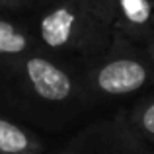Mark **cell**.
<instances>
[{
	"mask_svg": "<svg viewBox=\"0 0 154 154\" xmlns=\"http://www.w3.org/2000/svg\"><path fill=\"white\" fill-rule=\"evenodd\" d=\"M45 144L37 133L0 115V154H43Z\"/></svg>",
	"mask_w": 154,
	"mask_h": 154,
	"instance_id": "6",
	"label": "cell"
},
{
	"mask_svg": "<svg viewBox=\"0 0 154 154\" xmlns=\"http://www.w3.org/2000/svg\"><path fill=\"white\" fill-rule=\"evenodd\" d=\"M33 33L41 49L84 64L102 55L117 33L115 0H51Z\"/></svg>",
	"mask_w": 154,
	"mask_h": 154,
	"instance_id": "2",
	"label": "cell"
},
{
	"mask_svg": "<svg viewBox=\"0 0 154 154\" xmlns=\"http://www.w3.org/2000/svg\"><path fill=\"white\" fill-rule=\"evenodd\" d=\"M16 6H23L22 0H0V8H16Z\"/></svg>",
	"mask_w": 154,
	"mask_h": 154,
	"instance_id": "9",
	"label": "cell"
},
{
	"mask_svg": "<svg viewBox=\"0 0 154 154\" xmlns=\"http://www.w3.org/2000/svg\"><path fill=\"white\" fill-rule=\"evenodd\" d=\"M37 49L41 47L33 31L6 18H0V68L12 66Z\"/></svg>",
	"mask_w": 154,
	"mask_h": 154,
	"instance_id": "5",
	"label": "cell"
},
{
	"mask_svg": "<svg viewBox=\"0 0 154 154\" xmlns=\"http://www.w3.org/2000/svg\"><path fill=\"white\" fill-rule=\"evenodd\" d=\"M22 2H23V4H27V2H31V0H22ZM45 2H47V4H49V2H51V0H45Z\"/></svg>",
	"mask_w": 154,
	"mask_h": 154,
	"instance_id": "10",
	"label": "cell"
},
{
	"mask_svg": "<svg viewBox=\"0 0 154 154\" xmlns=\"http://www.w3.org/2000/svg\"><path fill=\"white\" fill-rule=\"evenodd\" d=\"M121 113L127 125L135 131V135L154 148V94L144 96L125 111L121 109Z\"/></svg>",
	"mask_w": 154,
	"mask_h": 154,
	"instance_id": "7",
	"label": "cell"
},
{
	"mask_svg": "<svg viewBox=\"0 0 154 154\" xmlns=\"http://www.w3.org/2000/svg\"><path fill=\"white\" fill-rule=\"evenodd\" d=\"M2 72L10 100L27 115L64 121L92 107L80 64L45 49L29 53Z\"/></svg>",
	"mask_w": 154,
	"mask_h": 154,
	"instance_id": "1",
	"label": "cell"
},
{
	"mask_svg": "<svg viewBox=\"0 0 154 154\" xmlns=\"http://www.w3.org/2000/svg\"><path fill=\"white\" fill-rule=\"evenodd\" d=\"M90 105L115 102L154 88V70L139 43L115 33L102 55L80 64Z\"/></svg>",
	"mask_w": 154,
	"mask_h": 154,
	"instance_id": "3",
	"label": "cell"
},
{
	"mask_svg": "<svg viewBox=\"0 0 154 154\" xmlns=\"http://www.w3.org/2000/svg\"><path fill=\"white\" fill-rule=\"evenodd\" d=\"M55 154H154V148L137 137L117 111L109 119L92 121L80 129Z\"/></svg>",
	"mask_w": 154,
	"mask_h": 154,
	"instance_id": "4",
	"label": "cell"
},
{
	"mask_svg": "<svg viewBox=\"0 0 154 154\" xmlns=\"http://www.w3.org/2000/svg\"><path fill=\"white\" fill-rule=\"evenodd\" d=\"M140 47H143V51L146 53L148 60H150V64H152V70H154V31L140 43Z\"/></svg>",
	"mask_w": 154,
	"mask_h": 154,
	"instance_id": "8",
	"label": "cell"
}]
</instances>
